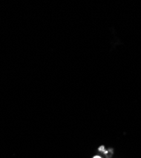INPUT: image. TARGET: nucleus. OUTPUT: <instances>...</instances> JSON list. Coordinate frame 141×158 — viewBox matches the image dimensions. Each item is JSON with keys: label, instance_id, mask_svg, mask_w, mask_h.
Returning <instances> with one entry per match:
<instances>
[{"label": "nucleus", "instance_id": "1", "mask_svg": "<svg viewBox=\"0 0 141 158\" xmlns=\"http://www.w3.org/2000/svg\"><path fill=\"white\" fill-rule=\"evenodd\" d=\"M94 158H101L100 156H95Z\"/></svg>", "mask_w": 141, "mask_h": 158}]
</instances>
